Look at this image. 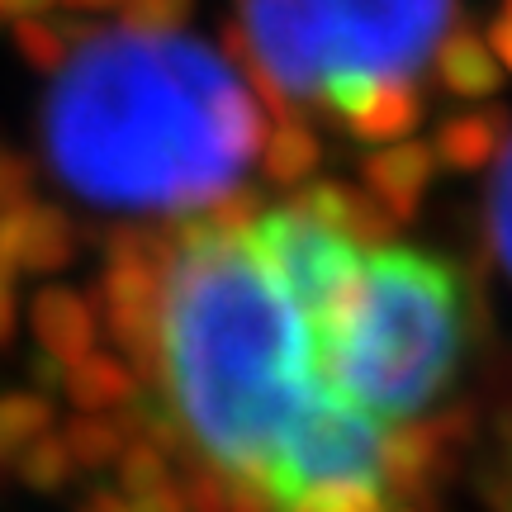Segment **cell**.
Masks as SVG:
<instances>
[{
    "instance_id": "1",
    "label": "cell",
    "mask_w": 512,
    "mask_h": 512,
    "mask_svg": "<svg viewBox=\"0 0 512 512\" xmlns=\"http://www.w3.org/2000/svg\"><path fill=\"white\" fill-rule=\"evenodd\" d=\"M266 143V114L209 43L95 29L43 105L57 185L119 214H204L238 195Z\"/></svg>"
},
{
    "instance_id": "2",
    "label": "cell",
    "mask_w": 512,
    "mask_h": 512,
    "mask_svg": "<svg viewBox=\"0 0 512 512\" xmlns=\"http://www.w3.org/2000/svg\"><path fill=\"white\" fill-rule=\"evenodd\" d=\"M242 209L247 195H233L166 247L157 375L200 460L275 503L280 456L337 389L299 304L247 252Z\"/></svg>"
},
{
    "instance_id": "3",
    "label": "cell",
    "mask_w": 512,
    "mask_h": 512,
    "mask_svg": "<svg viewBox=\"0 0 512 512\" xmlns=\"http://www.w3.org/2000/svg\"><path fill=\"white\" fill-rule=\"evenodd\" d=\"M451 10L456 0H238L223 48L280 119L318 110L347 81H413L446 38Z\"/></svg>"
},
{
    "instance_id": "4",
    "label": "cell",
    "mask_w": 512,
    "mask_h": 512,
    "mask_svg": "<svg viewBox=\"0 0 512 512\" xmlns=\"http://www.w3.org/2000/svg\"><path fill=\"white\" fill-rule=\"evenodd\" d=\"M460 342L456 271L441 256L389 242L366 252L361 290L318 356V370L375 422H403L451 384Z\"/></svg>"
},
{
    "instance_id": "5",
    "label": "cell",
    "mask_w": 512,
    "mask_h": 512,
    "mask_svg": "<svg viewBox=\"0 0 512 512\" xmlns=\"http://www.w3.org/2000/svg\"><path fill=\"white\" fill-rule=\"evenodd\" d=\"M242 242L299 304L313 332V356H323V347L332 342V332L342 328L351 299L361 290L366 247H356L351 238L332 233L323 223L304 219L290 204L252 214L242 223Z\"/></svg>"
},
{
    "instance_id": "6",
    "label": "cell",
    "mask_w": 512,
    "mask_h": 512,
    "mask_svg": "<svg viewBox=\"0 0 512 512\" xmlns=\"http://www.w3.org/2000/svg\"><path fill=\"white\" fill-rule=\"evenodd\" d=\"M162 285L166 247L138 228H124L105 252L91 304L100 328L110 332V347L138 370V380H152L162 361Z\"/></svg>"
},
{
    "instance_id": "7",
    "label": "cell",
    "mask_w": 512,
    "mask_h": 512,
    "mask_svg": "<svg viewBox=\"0 0 512 512\" xmlns=\"http://www.w3.org/2000/svg\"><path fill=\"white\" fill-rule=\"evenodd\" d=\"M318 110L332 114L356 143H403L422 124V95L408 76H380V81H347L318 100Z\"/></svg>"
},
{
    "instance_id": "8",
    "label": "cell",
    "mask_w": 512,
    "mask_h": 512,
    "mask_svg": "<svg viewBox=\"0 0 512 512\" xmlns=\"http://www.w3.org/2000/svg\"><path fill=\"white\" fill-rule=\"evenodd\" d=\"M81 252L76 223L48 200H19L0 209V266L10 275H53Z\"/></svg>"
},
{
    "instance_id": "9",
    "label": "cell",
    "mask_w": 512,
    "mask_h": 512,
    "mask_svg": "<svg viewBox=\"0 0 512 512\" xmlns=\"http://www.w3.org/2000/svg\"><path fill=\"white\" fill-rule=\"evenodd\" d=\"M470 432V413H441L432 422H418V427H394L384 432L380 446V489L394 498H418L427 494L432 484L446 470V456L451 446L465 441Z\"/></svg>"
},
{
    "instance_id": "10",
    "label": "cell",
    "mask_w": 512,
    "mask_h": 512,
    "mask_svg": "<svg viewBox=\"0 0 512 512\" xmlns=\"http://www.w3.org/2000/svg\"><path fill=\"white\" fill-rule=\"evenodd\" d=\"M29 332L38 342V356L57 366H72L100 347V318L91 294H76L67 285H43L29 299Z\"/></svg>"
},
{
    "instance_id": "11",
    "label": "cell",
    "mask_w": 512,
    "mask_h": 512,
    "mask_svg": "<svg viewBox=\"0 0 512 512\" xmlns=\"http://www.w3.org/2000/svg\"><path fill=\"white\" fill-rule=\"evenodd\" d=\"M437 176V157H432V143H389L380 152H370L366 166H361V181H366V195L380 204L394 223H408L418 214L427 185Z\"/></svg>"
},
{
    "instance_id": "12",
    "label": "cell",
    "mask_w": 512,
    "mask_h": 512,
    "mask_svg": "<svg viewBox=\"0 0 512 512\" xmlns=\"http://www.w3.org/2000/svg\"><path fill=\"white\" fill-rule=\"evenodd\" d=\"M290 209H299L304 219L323 223L332 233H342L351 238L356 247H389V233H394V219L384 214L380 204L370 200L366 190H356V185H342V181H309L299 185V195L290 200Z\"/></svg>"
},
{
    "instance_id": "13",
    "label": "cell",
    "mask_w": 512,
    "mask_h": 512,
    "mask_svg": "<svg viewBox=\"0 0 512 512\" xmlns=\"http://www.w3.org/2000/svg\"><path fill=\"white\" fill-rule=\"evenodd\" d=\"M138 370L128 366L119 351H100L95 347L91 356H81L72 366H62V399L72 403L76 413H114V408H128L138 399Z\"/></svg>"
},
{
    "instance_id": "14",
    "label": "cell",
    "mask_w": 512,
    "mask_h": 512,
    "mask_svg": "<svg viewBox=\"0 0 512 512\" xmlns=\"http://www.w3.org/2000/svg\"><path fill=\"white\" fill-rule=\"evenodd\" d=\"M432 72H437V86L456 100H489V95L503 91V62L494 57L489 38L470 34V29H456L437 43V57H432Z\"/></svg>"
},
{
    "instance_id": "15",
    "label": "cell",
    "mask_w": 512,
    "mask_h": 512,
    "mask_svg": "<svg viewBox=\"0 0 512 512\" xmlns=\"http://www.w3.org/2000/svg\"><path fill=\"white\" fill-rule=\"evenodd\" d=\"M508 114L503 110H475V114H456L437 128L432 138V157L446 171H484L494 162L503 143H508Z\"/></svg>"
},
{
    "instance_id": "16",
    "label": "cell",
    "mask_w": 512,
    "mask_h": 512,
    "mask_svg": "<svg viewBox=\"0 0 512 512\" xmlns=\"http://www.w3.org/2000/svg\"><path fill=\"white\" fill-rule=\"evenodd\" d=\"M323 166V143L304 124V114H280L275 128H266L261 143V171L275 185H309L313 171Z\"/></svg>"
},
{
    "instance_id": "17",
    "label": "cell",
    "mask_w": 512,
    "mask_h": 512,
    "mask_svg": "<svg viewBox=\"0 0 512 512\" xmlns=\"http://www.w3.org/2000/svg\"><path fill=\"white\" fill-rule=\"evenodd\" d=\"M95 29L91 24H76V19H48V15H29L10 24V38H15V53L34 67V72H62L67 57H72L76 43H86Z\"/></svg>"
},
{
    "instance_id": "18",
    "label": "cell",
    "mask_w": 512,
    "mask_h": 512,
    "mask_svg": "<svg viewBox=\"0 0 512 512\" xmlns=\"http://www.w3.org/2000/svg\"><path fill=\"white\" fill-rule=\"evenodd\" d=\"M57 408L43 389H5L0 394V470L15 465L43 432H53Z\"/></svg>"
},
{
    "instance_id": "19",
    "label": "cell",
    "mask_w": 512,
    "mask_h": 512,
    "mask_svg": "<svg viewBox=\"0 0 512 512\" xmlns=\"http://www.w3.org/2000/svg\"><path fill=\"white\" fill-rule=\"evenodd\" d=\"M62 441H67V451H72L76 470L86 475V470H114L119 456L128 451V422H119L114 413H76L67 427H62Z\"/></svg>"
},
{
    "instance_id": "20",
    "label": "cell",
    "mask_w": 512,
    "mask_h": 512,
    "mask_svg": "<svg viewBox=\"0 0 512 512\" xmlns=\"http://www.w3.org/2000/svg\"><path fill=\"white\" fill-rule=\"evenodd\" d=\"M15 475H19V484L34 489V494H62V489H72L76 479H81V470H76L62 432H43V437L15 460Z\"/></svg>"
},
{
    "instance_id": "21",
    "label": "cell",
    "mask_w": 512,
    "mask_h": 512,
    "mask_svg": "<svg viewBox=\"0 0 512 512\" xmlns=\"http://www.w3.org/2000/svg\"><path fill=\"white\" fill-rule=\"evenodd\" d=\"M280 512H389V503L375 479H347V484H313Z\"/></svg>"
},
{
    "instance_id": "22",
    "label": "cell",
    "mask_w": 512,
    "mask_h": 512,
    "mask_svg": "<svg viewBox=\"0 0 512 512\" xmlns=\"http://www.w3.org/2000/svg\"><path fill=\"white\" fill-rule=\"evenodd\" d=\"M114 479H119V494L133 503V498H143V494H152V489L171 484V479H176V465H171V451H162V446H152V441H143V437H133L128 451L119 456V465H114Z\"/></svg>"
},
{
    "instance_id": "23",
    "label": "cell",
    "mask_w": 512,
    "mask_h": 512,
    "mask_svg": "<svg viewBox=\"0 0 512 512\" xmlns=\"http://www.w3.org/2000/svg\"><path fill=\"white\" fill-rule=\"evenodd\" d=\"M489 242H494L503 271L512 275V138L503 143V162L489 190Z\"/></svg>"
},
{
    "instance_id": "24",
    "label": "cell",
    "mask_w": 512,
    "mask_h": 512,
    "mask_svg": "<svg viewBox=\"0 0 512 512\" xmlns=\"http://www.w3.org/2000/svg\"><path fill=\"white\" fill-rule=\"evenodd\" d=\"M195 10V0H124L119 15L128 29H143V34H176Z\"/></svg>"
},
{
    "instance_id": "25",
    "label": "cell",
    "mask_w": 512,
    "mask_h": 512,
    "mask_svg": "<svg viewBox=\"0 0 512 512\" xmlns=\"http://www.w3.org/2000/svg\"><path fill=\"white\" fill-rule=\"evenodd\" d=\"M29 190H34V162L24 152L0 143V209L29 200Z\"/></svg>"
},
{
    "instance_id": "26",
    "label": "cell",
    "mask_w": 512,
    "mask_h": 512,
    "mask_svg": "<svg viewBox=\"0 0 512 512\" xmlns=\"http://www.w3.org/2000/svg\"><path fill=\"white\" fill-rule=\"evenodd\" d=\"M133 508L138 512H195L190 498H185V489H181V475L171 479V484H162V489H152V494L133 498Z\"/></svg>"
},
{
    "instance_id": "27",
    "label": "cell",
    "mask_w": 512,
    "mask_h": 512,
    "mask_svg": "<svg viewBox=\"0 0 512 512\" xmlns=\"http://www.w3.org/2000/svg\"><path fill=\"white\" fill-rule=\"evenodd\" d=\"M15 328H19V294H15V275L0 271V347L15 342Z\"/></svg>"
},
{
    "instance_id": "28",
    "label": "cell",
    "mask_w": 512,
    "mask_h": 512,
    "mask_svg": "<svg viewBox=\"0 0 512 512\" xmlns=\"http://www.w3.org/2000/svg\"><path fill=\"white\" fill-rule=\"evenodd\" d=\"M489 48H494V57L503 62V72L512 76V10L503 5L494 15V24H489Z\"/></svg>"
},
{
    "instance_id": "29",
    "label": "cell",
    "mask_w": 512,
    "mask_h": 512,
    "mask_svg": "<svg viewBox=\"0 0 512 512\" xmlns=\"http://www.w3.org/2000/svg\"><path fill=\"white\" fill-rule=\"evenodd\" d=\"M76 512H138V508H133L119 489H95V494L81 498V508Z\"/></svg>"
},
{
    "instance_id": "30",
    "label": "cell",
    "mask_w": 512,
    "mask_h": 512,
    "mask_svg": "<svg viewBox=\"0 0 512 512\" xmlns=\"http://www.w3.org/2000/svg\"><path fill=\"white\" fill-rule=\"evenodd\" d=\"M53 0H0V24H19L29 15H43Z\"/></svg>"
},
{
    "instance_id": "31",
    "label": "cell",
    "mask_w": 512,
    "mask_h": 512,
    "mask_svg": "<svg viewBox=\"0 0 512 512\" xmlns=\"http://www.w3.org/2000/svg\"><path fill=\"white\" fill-rule=\"evenodd\" d=\"M72 10H114V5H124V0H67Z\"/></svg>"
},
{
    "instance_id": "32",
    "label": "cell",
    "mask_w": 512,
    "mask_h": 512,
    "mask_svg": "<svg viewBox=\"0 0 512 512\" xmlns=\"http://www.w3.org/2000/svg\"><path fill=\"white\" fill-rule=\"evenodd\" d=\"M503 5H508V10H512V0H503Z\"/></svg>"
},
{
    "instance_id": "33",
    "label": "cell",
    "mask_w": 512,
    "mask_h": 512,
    "mask_svg": "<svg viewBox=\"0 0 512 512\" xmlns=\"http://www.w3.org/2000/svg\"><path fill=\"white\" fill-rule=\"evenodd\" d=\"M0 271H5V266H0Z\"/></svg>"
}]
</instances>
